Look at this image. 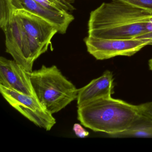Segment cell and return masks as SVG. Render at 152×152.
Instances as JSON below:
<instances>
[{
  "label": "cell",
  "instance_id": "obj_1",
  "mask_svg": "<svg viewBox=\"0 0 152 152\" xmlns=\"http://www.w3.org/2000/svg\"><path fill=\"white\" fill-rule=\"evenodd\" d=\"M152 13L120 0L104 2L91 12L88 36L99 39H133L147 33Z\"/></svg>",
  "mask_w": 152,
  "mask_h": 152
},
{
  "label": "cell",
  "instance_id": "obj_2",
  "mask_svg": "<svg viewBox=\"0 0 152 152\" xmlns=\"http://www.w3.org/2000/svg\"><path fill=\"white\" fill-rule=\"evenodd\" d=\"M139 110V105L108 96L78 106L77 118L84 127L111 136L129 129Z\"/></svg>",
  "mask_w": 152,
  "mask_h": 152
},
{
  "label": "cell",
  "instance_id": "obj_3",
  "mask_svg": "<svg viewBox=\"0 0 152 152\" xmlns=\"http://www.w3.org/2000/svg\"><path fill=\"white\" fill-rule=\"evenodd\" d=\"M29 75L36 97L52 114L77 99L78 89L56 66L43 65Z\"/></svg>",
  "mask_w": 152,
  "mask_h": 152
},
{
  "label": "cell",
  "instance_id": "obj_4",
  "mask_svg": "<svg viewBox=\"0 0 152 152\" xmlns=\"http://www.w3.org/2000/svg\"><path fill=\"white\" fill-rule=\"evenodd\" d=\"M4 33L6 52L27 72H32L34 62L48 51L50 45L29 35L19 18L14 14Z\"/></svg>",
  "mask_w": 152,
  "mask_h": 152
},
{
  "label": "cell",
  "instance_id": "obj_5",
  "mask_svg": "<svg viewBox=\"0 0 152 152\" xmlns=\"http://www.w3.org/2000/svg\"><path fill=\"white\" fill-rule=\"evenodd\" d=\"M24 9L48 21L56 27L58 33L65 34L75 17L71 13H58L45 8L34 0H0V26L6 31L15 10Z\"/></svg>",
  "mask_w": 152,
  "mask_h": 152
},
{
  "label": "cell",
  "instance_id": "obj_6",
  "mask_svg": "<svg viewBox=\"0 0 152 152\" xmlns=\"http://www.w3.org/2000/svg\"><path fill=\"white\" fill-rule=\"evenodd\" d=\"M87 51L97 60L118 56H131L147 45L137 39H99L88 36L84 39Z\"/></svg>",
  "mask_w": 152,
  "mask_h": 152
},
{
  "label": "cell",
  "instance_id": "obj_7",
  "mask_svg": "<svg viewBox=\"0 0 152 152\" xmlns=\"http://www.w3.org/2000/svg\"><path fill=\"white\" fill-rule=\"evenodd\" d=\"M0 85L36 96L29 72L15 60L3 56L0 57Z\"/></svg>",
  "mask_w": 152,
  "mask_h": 152
},
{
  "label": "cell",
  "instance_id": "obj_8",
  "mask_svg": "<svg viewBox=\"0 0 152 152\" xmlns=\"http://www.w3.org/2000/svg\"><path fill=\"white\" fill-rule=\"evenodd\" d=\"M13 14L19 18L27 33L41 43L50 45L52 38L58 33L56 26L33 12L20 9Z\"/></svg>",
  "mask_w": 152,
  "mask_h": 152
},
{
  "label": "cell",
  "instance_id": "obj_9",
  "mask_svg": "<svg viewBox=\"0 0 152 152\" xmlns=\"http://www.w3.org/2000/svg\"><path fill=\"white\" fill-rule=\"evenodd\" d=\"M113 87V73L110 71H105L100 77L94 79L86 86L78 89L77 105L111 96Z\"/></svg>",
  "mask_w": 152,
  "mask_h": 152
},
{
  "label": "cell",
  "instance_id": "obj_10",
  "mask_svg": "<svg viewBox=\"0 0 152 152\" xmlns=\"http://www.w3.org/2000/svg\"><path fill=\"white\" fill-rule=\"evenodd\" d=\"M139 106L138 115L129 129L110 137L152 138V101L141 104Z\"/></svg>",
  "mask_w": 152,
  "mask_h": 152
},
{
  "label": "cell",
  "instance_id": "obj_11",
  "mask_svg": "<svg viewBox=\"0 0 152 152\" xmlns=\"http://www.w3.org/2000/svg\"><path fill=\"white\" fill-rule=\"evenodd\" d=\"M0 92L6 101L16 110L18 108H27L33 110L46 109L34 96L27 95L1 85Z\"/></svg>",
  "mask_w": 152,
  "mask_h": 152
},
{
  "label": "cell",
  "instance_id": "obj_12",
  "mask_svg": "<svg viewBox=\"0 0 152 152\" xmlns=\"http://www.w3.org/2000/svg\"><path fill=\"white\" fill-rule=\"evenodd\" d=\"M45 8L58 13H72L75 10V0H34Z\"/></svg>",
  "mask_w": 152,
  "mask_h": 152
},
{
  "label": "cell",
  "instance_id": "obj_13",
  "mask_svg": "<svg viewBox=\"0 0 152 152\" xmlns=\"http://www.w3.org/2000/svg\"><path fill=\"white\" fill-rule=\"evenodd\" d=\"M152 14V0H120Z\"/></svg>",
  "mask_w": 152,
  "mask_h": 152
},
{
  "label": "cell",
  "instance_id": "obj_14",
  "mask_svg": "<svg viewBox=\"0 0 152 152\" xmlns=\"http://www.w3.org/2000/svg\"><path fill=\"white\" fill-rule=\"evenodd\" d=\"M73 130L75 135L78 137L84 138L88 136L89 133L80 124H75L73 127Z\"/></svg>",
  "mask_w": 152,
  "mask_h": 152
},
{
  "label": "cell",
  "instance_id": "obj_15",
  "mask_svg": "<svg viewBox=\"0 0 152 152\" xmlns=\"http://www.w3.org/2000/svg\"><path fill=\"white\" fill-rule=\"evenodd\" d=\"M135 39L145 42L147 45H152V32L142 34Z\"/></svg>",
  "mask_w": 152,
  "mask_h": 152
},
{
  "label": "cell",
  "instance_id": "obj_16",
  "mask_svg": "<svg viewBox=\"0 0 152 152\" xmlns=\"http://www.w3.org/2000/svg\"><path fill=\"white\" fill-rule=\"evenodd\" d=\"M146 30L147 31V33L152 32V17L150 18L149 21L148 22L147 24Z\"/></svg>",
  "mask_w": 152,
  "mask_h": 152
},
{
  "label": "cell",
  "instance_id": "obj_17",
  "mask_svg": "<svg viewBox=\"0 0 152 152\" xmlns=\"http://www.w3.org/2000/svg\"><path fill=\"white\" fill-rule=\"evenodd\" d=\"M148 66H149V68L150 70L152 71V58L149 60L148 62Z\"/></svg>",
  "mask_w": 152,
  "mask_h": 152
}]
</instances>
